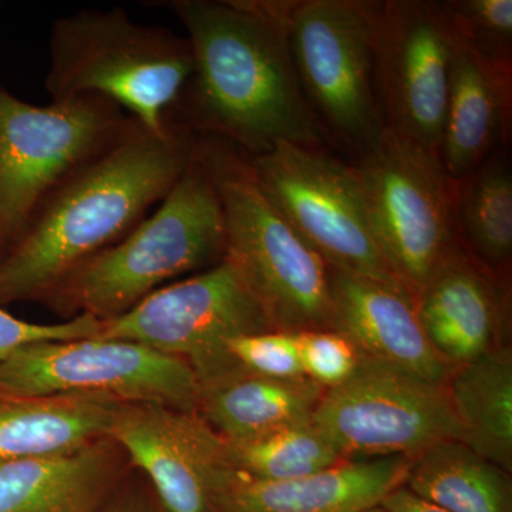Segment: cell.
<instances>
[{
	"label": "cell",
	"instance_id": "1",
	"mask_svg": "<svg viewBox=\"0 0 512 512\" xmlns=\"http://www.w3.org/2000/svg\"><path fill=\"white\" fill-rule=\"evenodd\" d=\"M289 2L174 0L194 70L170 123L214 137L248 157L282 143L325 146L303 97L285 16Z\"/></svg>",
	"mask_w": 512,
	"mask_h": 512
},
{
	"label": "cell",
	"instance_id": "2",
	"mask_svg": "<svg viewBox=\"0 0 512 512\" xmlns=\"http://www.w3.org/2000/svg\"><path fill=\"white\" fill-rule=\"evenodd\" d=\"M195 134H154L130 119L70 174L0 258V305L43 298L77 266L116 244L163 201L194 156Z\"/></svg>",
	"mask_w": 512,
	"mask_h": 512
},
{
	"label": "cell",
	"instance_id": "3",
	"mask_svg": "<svg viewBox=\"0 0 512 512\" xmlns=\"http://www.w3.org/2000/svg\"><path fill=\"white\" fill-rule=\"evenodd\" d=\"M225 252L220 197L194 148L158 210L77 266L42 301L70 318H116L170 279L218 264Z\"/></svg>",
	"mask_w": 512,
	"mask_h": 512
},
{
	"label": "cell",
	"instance_id": "4",
	"mask_svg": "<svg viewBox=\"0 0 512 512\" xmlns=\"http://www.w3.org/2000/svg\"><path fill=\"white\" fill-rule=\"evenodd\" d=\"M224 212L228 259L275 330H333L332 278L322 258L265 197L247 154L214 137L195 138Z\"/></svg>",
	"mask_w": 512,
	"mask_h": 512
},
{
	"label": "cell",
	"instance_id": "5",
	"mask_svg": "<svg viewBox=\"0 0 512 512\" xmlns=\"http://www.w3.org/2000/svg\"><path fill=\"white\" fill-rule=\"evenodd\" d=\"M49 49L46 89L53 101L101 97L154 134L171 127V111L194 70L187 37L138 25L120 8L57 19Z\"/></svg>",
	"mask_w": 512,
	"mask_h": 512
},
{
	"label": "cell",
	"instance_id": "6",
	"mask_svg": "<svg viewBox=\"0 0 512 512\" xmlns=\"http://www.w3.org/2000/svg\"><path fill=\"white\" fill-rule=\"evenodd\" d=\"M353 167L377 247L414 303L431 276L466 249L456 181L439 158L386 128Z\"/></svg>",
	"mask_w": 512,
	"mask_h": 512
},
{
	"label": "cell",
	"instance_id": "7",
	"mask_svg": "<svg viewBox=\"0 0 512 512\" xmlns=\"http://www.w3.org/2000/svg\"><path fill=\"white\" fill-rule=\"evenodd\" d=\"M128 121L96 96L33 106L0 86V239L10 247L43 201Z\"/></svg>",
	"mask_w": 512,
	"mask_h": 512
},
{
	"label": "cell",
	"instance_id": "8",
	"mask_svg": "<svg viewBox=\"0 0 512 512\" xmlns=\"http://www.w3.org/2000/svg\"><path fill=\"white\" fill-rule=\"evenodd\" d=\"M285 25L309 109L325 136L359 156L384 131L366 0H292Z\"/></svg>",
	"mask_w": 512,
	"mask_h": 512
},
{
	"label": "cell",
	"instance_id": "9",
	"mask_svg": "<svg viewBox=\"0 0 512 512\" xmlns=\"http://www.w3.org/2000/svg\"><path fill=\"white\" fill-rule=\"evenodd\" d=\"M275 330L235 266L222 259L207 271L165 285L116 318L99 338L127 340L177 357L200 386L241 369L228 345L239 336Z\"/></svg>",
	"mask_w": 512,
	"mask_h": 512
},
{
	"label": "cell",
	"instance_id": "10",
	"mask_svg": "<svg viewBox=\"0 0 512 512\" xmlns=\"http://www.w3.org/2000/svg\"><path fill=\"white\" fill-rule=\"evenodd\" d=\"M248 158L265 197L330 268L404 291L377 247L353 164L289 143Z\"/></svg>",
	"mask_w": 512,
	"mask_h": 512
},
{
	"label": "cell",
	"instance_id": "11",
	"mask_svg": "<svg viewBox=\"0 0 512 512\" xmlns=\"http://www.w3.org/2000/svg\"><path fill=\"white\" fill-rule=\"evenodd\" d=\"M312 423L345 460L414 458L461 437L447 383L362 356L345 382L325 390Z\"/></svg>",
	"mask_w": 512,
	"mask_h": 512
},
{
	"label": "cell",
	"instance_id": "12",
	"mask_svg": "<svg viewBox=\"0 0 512 512\" xmlns=\"http://www.w3.org/2000/svg\"><path fill=\"white\" fill-rule=\"evenodd\" d=\"M367 8L384 128L439 158L457 43L446 2L382 0Z\"/></svg>",
	"mask_w": 512,
	"mask_h": 512
},
{
	"label": "cell",
	"instance_id": "13",
	"mask_svg": "<svg viewBox=\"0 0 512 512\" xmlns=\"http://www.w3.org/2000/svg\"><path fill=\"white\" fill-rule=\"evenodd\" d=\"M0 393L156 402L197 413L190 366L127 340L90 338L26 346L0 363Z\"/></svg>",
	"mask_w": 512,
	"mask_h": 512
},
{
	"label": "cell",
	"instance_id": "14",
	"mask_svg": "<svg viewBox=\"0 0 512 512\" xmlns=\"http://www.w3.org/2000/svg\"><path fill=\"white\" fill-rule=\"evenodd\" d=\"M116 441L165 512H218L234 476L227 441L200 414L156 402H120L111 419Z\"/></svg>",
	"mask_w": 512,
	"mask_h": 512
},
{
	"label": "cell",
	"instance_id": "15",
	"mask_svg": "<svg viewBox=\"0 0 512 512\" xmlns=\"http://www.w3.org/2000/svg\"><path fill=\"white\" fill-rule=\"evenodd\" d=\"M330 278L333 330L346 336L360 356L447 383L454 366L431 346L406 292L333 268Z\"/></svg>",
	"mask_w": 512,
	"mask_h": 512
},
{
	"label": "cell",
	"instance_id": "16",
	"mask_svg": "<svg viewBox=\"0 0 512 512\" xmlns=\"http://www.w3.org/2000/svg\"><path fill=\"white\" fill-rule=\"evenodd\" d=\"M413 458L343 460L288 481L254 480L235 471L218 512H360L380 505L402 487Z\"/></svg>",
	"mask_w": 512,
	"mask_h": 512
},
{
	"label": "cell",
	"instance_id": "17",
	"mask_svg": "<svg viewBox=\"0 0 512 512\" xmlns=\"http://www.w3.org/2000/svg\"><path fill=\"white\" fill-rule=\"evenodd\" d=\"M130 468L109 436L69 453L0 464V512H97Z\"/></svg>",
	"mask_w": 512,
	"mask_h": 512
},
{
	"label": "cell",
	"instance_id": "18",
	"mask_svg": "<svg viewBox=\"0 0 512 512\" xmlns=\"http://www.w3.org/2000/svg\"><path fill=\"white\" fill-rule=\"evenodd\" d=\"M414 309L431 346L448 365H464L495 348L503 316L500 288L467 249L431 276Z\"/></svg>",
	"mask_w": 512,
	"mask_h": 512
},
{
	"label": "cell",
	"instance_id": "19",
	"mask_svg": "<svg viewBox=\"0 0 512 512\" xmlns=\"http://www.w3.org/2000/svg\"><path fill=\"white\" fill-rule=\"evenodd\" d=\"M511 97L512 74L485 62L457 36L439 153L451 180H463L507 147Z\"/></svg>",
	"mask_w": 512,
	"mask_h": 512
},
{
	"label": "cell",
	"instance_id": "20",
	"mask_svg": "<svg viewBox=\"0 0 512 512\" xmlns=\"http://www.w3.org/2000/svg\"><path fill=\"white\" fill-rule=\"evenodd\" d=\"M326 389L309 377L275 379L237 372L201 386L197 413L228 441L311 423Z\"/></svg>",
	"mask_w": 512,
	"mask_h": 512
},
{
	"label": "cell",
	"instance_id": "21",
	"mask_svg": "<svg viewBox=\"0 0 512 512\" xmlns=\"http://www.w3.org/2000/svg\"><path fill=\"white\" fill-rule=\"evenodd\" d=\"M116 400L0 393V464L55 456L107 437Z\"/></svg>",
	"mask_w": 512,
	"mask_h": 512
},
{
	"label": "cell",
	"instance_id": "22",
	"mask_svg": "<svg viewBox=\"0 0 512 512\" xmlns=\"http://www.w3.org/2000/svg\"><path fill=\"white\" fill-rule=\"evenodd\" d=\"M460 441L508 474L512 471V355L491 349L456 366L447 380Z\"/></svg>",
	"mask_w": 512,
	"mask_h": 512
},
{
	"label": "cell",
	"instance_id": "23",
	"mask_svg": "<svg viewBox=\"0 0 512 512\" xmlns=\"http://www.w3.org/2000/svg\"><path fill=\"white\" fill-rule=\"evenodd\" d=\"M404 487L448 512H512L507 471L458 440L414 457Z\"/></svg>",
	"mask_w": 512,
	"mask_h": 512
},
{
	"label": "cell",
	"instance_id": "24",
	"mask_svg": "<svg viewBox=\"0 0 512 512\" xmlns=\"http://www.w3.org/2000/svg\"><path fill=\"white\" fill-rule=\"evenodd\" d=\"M456 200L464 248L491 275L503 274L512 254V167L507 147L456 181Z\"/></svg>",
	"mask_w": 512,
	"mask_h": 512
},
{
	"label": "cell",
	"instance_id": "25",
	"mask_svg": "<svg viewBox=\"0 0 512 512\" xmlns=\"http://www.w3.org/2000/svg\"><path fill=\"white\" fill-rule=\"evenodd\" d=\"M225 441L231 467L254 480H295L345 460L312 421L256 439Z\"/></svg>",
	"mask_w": 512,
	"mask_h": 512
},
{
	"label": "cell",
	"instance_id": "26",
	"mask_svg": "<svg viewBox=\"0 0 512 512\" xmlns=\"http://www.w3.org/2000/svg\"><path fill=\"white\" fill-rule=\"evenodd\" d=\"M446 9L457 36L470 49L512 74V0H451Z\"/></svg>",
	"mask_w": 512,
	"mask_h": 512
},
{
	"label": "cell",
	"instance_id": "27",
	"mask_svg": "<svg viewBox=\"0 0 512 512\" xmlns=\"http://www.w3.org/2000/svg\"><path fill=\"white\" fill-rule=\"evenodd\" d=\"M228 349L238 366L249 373L275 379L305 376L295 333L269 330L239 336L229 342Z\"/></svg>",
	"mask_w": 512,
	"mask_h": 512
},
{
	"label": "cell",
	"instance_id": "28",
	"mask_svg": "<svg viewBox=\"0 0 512 512\" xmlns=\"http://www.w3.org/2000/svg\"><path fill=\"white\" fill-rule=\"evenodd\" d=\"M295 335L303 375L323 389L345 382L359 363L353 343L336 330H305Z\"/></svg>",
	"mask_w": 512,
	"mask_h": 512
},
{
	"label": "cell",
	"instance_id": "29",
	"mask_svg": "<svg viewBox=\"0 0 512 512\" xmlns=\"http://www.w3.org/2000/svg\"><path fill=\"white\" fill-rule=\"evenodd\" d=\"M103 320L79 315L60 323H33L0 308V363L26 346L45 342L99 338Z\"/></svg>",
	"mask_w": 512,
	"mask_h": 512
},
{
	"label": "cell",
	"instance_id": "30",
	"mask_svg": "<svg viewBox=\"0 0 512 512\" xmlns=\"http://www.w3.org/2000/svg\"><path fill=\"white\" fill-rule=\"evenodd\" d=\"M141 476V474H140ZM97 512H165L146 478L128 481V474Z\"/></svg>",
	"mask_w": 512,
	"mask_h": 512
},
{
	"label": "cell",
	"instance_id": "31",
	"mask_svg": "<svg viewBox=\"0 0 512 512\" xmlns=\"http://www.w3.org/2000/svg\"><path fill=\"white\" fill-rule=\"evenodd\" d=\"M380 505L387 512H448L429 503V501L423 500V498L417 497L404 485L384 497Z\"/></svg>",
	"mask_w": 512,
	"mask_h": 512
},
{
	"label": "cell",
	"instance_id": "32",
	"mask_svg": "<svg viewBox=\"0 0 512 512\" xmlns=\"http://www.w3.org/2000/svg\"><path fill=\"white\" fill-rule=\"evenodd\" d=\"M360 512H387L384 510L382 505H376V507L369 508V510L360 511Z\"/></svg>",
	"mask_w": 512,
	"mask_h": 512
},
{
	"label": "cell",
	"instance_id": "33",
	"mask_svg": "<svg viewBox=\"0 0 512 512\" xmlns=\"http://www.w3.org/2000/svg\"><path fill=\"white\" fill-rule=\"evenodd\" d=\"M6 249H8V247H6L5 242L0 239V258H2L3 254H5Z\"/></svg>",
	"mask_w": 512,
	"mask_h": 512
}]
</instances>
